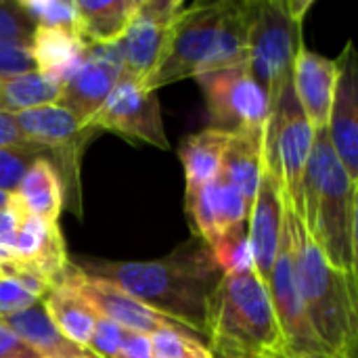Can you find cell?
I'll return each instance as SVG.
<instances>
[{
  "mask_svg": "<svg viewBox=\"0 0 358 358\" xmlns=\"http://www.w3.org/2000/svg\"><path fill=\"white\" fill-rule=\"evenodd\" d=\"M69 260L82 273L111 281L151 310L176 321L195 336H203L210 298L224 277V268L210 245L195 235L157 260Z\"/></svg>",
  "mask_w": 358,
  "mask_h": 358,
  "instance_id": "cell-1",
  "label": "cell"
},
{
  "mask_svg": "<svg viewBox=\"0 0 358 358\" xmlns=\"http://www.w3.org/2000/svg\"><path fill=\"white\" fill-rule=\"evenodd\" d=\"M285 203V201H283ZM283 220L289 233L294 275L306 315L319 340L331 355L357 352V275L334 268L310 239L302 218L285 203Z\"/></svg>",
  "mask_w": 358,
  "mask_h": 358,
  "instance_id": "cell-2",
  "label": "cell"
},
{
  "mask_svg": "<svg viewBox=\"0 0 358 358\" xmlns=\"http://www.w3.org/2000/svg\"><path fill=\"white\" fill-rule=\"evenodd\" d=\"M358 182L336 157L327 128L315 132L304 174L302 222L325 260L348 275H357Z\"/></svg>",
  "mask_w": 358,
  "mask_h": 358,
  "instance_id": "cell-3",
  "label": "cell"
},
{
  "mask_svg": "<svg viewBox=\"0 0 358 358\" xmlns=\"http://www.w3.org/2000/svg\"><path fill=\"white\" fill-rule=\"evenodd\" d=\"M203 336L214 358H266L285 352L268 289L254 266L224 273L210 298Z\"/></svg>",
  "mask_w": 358,
  "mask_h": 358,
  "instance_id": "cell-4",
  "label": "cell"
},
{
  "mask_svg": "<svg viewBox=\"0 0 358 358\" xmlns=\"http://www.w3.org/2000/svg\"><path fill=\"white\" fill-rule=\"evenodd\" d=\"M310 6V0H258L250 34V71L266 90L268 105L292 82L296 55L304 46L302 25Z\"/></svg>",
  "mask_w": 358,
  "mask_h": 358,
  "instance_id": "cell-5",
  "label": "cell"
},
{
  "mask_svg": "<svg viewBox=\"0 0 358 358\" xmlns=\"http://www.w3.org/2000/svg\"><path fill=\"white\" fill-rule=\"evenodd\" d=\"M23 138L42 151L57 168L63 182V206L82 218V178L80 166L86 145L96 136L94 126L80 124L65 107L46 105L15 113Z\"/></svg>",
  "mask_w": 358,
  "mask_h": 358,
  "instance_id": "cell-6",
  "label": "cell"
},
{
  "mask_svg": "<svg viewBox=\"0 0 358 358\" xmlns=\"http://www.w3.org/2000/svg\"><path fill=\"white\" fill-rule=\"evenodd\" d=\"M227 0L218 2H193L187 4L180 15L176 17L166 48L149 73V78L143 82V88L149 92H157L159 88L168 84H176L187 78H195L201 73L212 46L214 38L224 13Z\"/></svg>",
  "mask_w": 358,
  "mask_h": 358,
  "instance_id": "cell-7",
  "label": "cell"
},
{
  "mask_svg": "<svg viewBox=\"0 0 358 358\" xmlns=\"http://www.w3.org/2000/svg\"><path fill=\"white\" fill-rule=\"evenodd\" d=\"M264 134L273 147L279 166L283 201L294 210V214L302 218L304 174L315 143V130L296 99L292 82L283 86L281 94L271 105Z\"/></svg>",
  "mask_w": 358,
  "mask_h": 358,
  "instance_id": "cell-8",
  "label": "cell"
},
{
  "mask_svg": "<svg viewBox=\"0 0 358 358\" xmlns=\"http://www.w3.org/2000/svg\"><path fill=\"white\" fill-rule=\"evenodd\" d=\"M195 80L206 96L210 128L235 134L266 126L271 113L268 94L250 71V65L201 73Z\"/></svg>",
  "mask_w": 358,
  "mask_h": 358,
  "instance_id": "cell-9",
  "label": "cell"
},
{
  "mask_svg": "<svg viewBox=\"0 0 358 358\" xmlns=\"http://www.w3.org/2000/svg\"><path fill=\"white\" fill-rule=\"evenodd\" d=\"M268 296L275 308L279 329L285 340V355H289L292 358H336V355H331V350L319 340L306 315L294 275L292 245H289V233L285 220H283L279 254L268 283Z\"/></svg>",
  "mask_w": 358,
  "mask_h": 358,
  "instance_id": "cell-10",
  "label": "cell"
},
{
  "mask_svg": "<svg viewBox=\"0 0 358 358\" xmlns=\"http://www.w3.org/2000/svg\"><path fill=\"white\" fill-rule=\"evenodd\" d=\"M283 187L279 176V166L273 153V147L264 134V153H262V172L258 191L250 210L248 220V237H250V252L252 262L258 279L266 285L273 277V266L281 245L283 233Z\"/></svg>",
  "mask_w": 358,
  "mask_h": 358,
  "instance_id": "cell-11",
  "label": "cell"
},
{
  "mask_svg": "<svg viewBox=\"0 0 358 358\" xmlns=\"http://www.w3.org/2000/svg\"><path fill=\"white\" fill-rule=\"evenodd\" d=\"M99 132L109 130L120 136L149 143L162 151H170V141L164 130L157 92H149L141 82L126 76L117 82L99 113L90 120Z\"/></svg>",
  "mask_w": 358,
  "mask_h": 358,
  "instance_id": "cell-12",
  "label": "cell"
},
{
  "mask_svg": "<svg viewBox=\"0 0 358 358\" xmlns=\"http://www.w3.org/2000/svg\"><path fill=\"white\" fill-rule=\"evenodd\" d=\"M185 6L182 0H141L124 36L117 40L124 63L122 76L141 84L149 78L166 48L170 29Z\"/></svg>",
  "mask_w": 358,
  "mask_h": 358,
  "instance_id": "cell-13",
  "label": "cell"
},
{
  "mask_svg": "<svg viewBox=\"0 0 358 358\" xmlns=\"http://www.w3.org/2000/svg\"><path fill=\"white\" fill-rule=\"evenodd\" d=\"M122 73L124 63L117 42L88 46L82 63L63 82L57 105L65 107L80 124L88 126L122 80Z\"/></svg>",
  "mask_w": 358,
  "mask_h": 358,
  "instance_id": "cell-14",
  "label": "cell"
},
{
  "mask_svg": "<svg viewBox=\"0 0 358 358\" xmlns=\"http://www.w3.org/2000/svg\"><path fill=\"white\" fill-rule=\"evenodd\" d=\"M61 283L69 285L101 319H107L120 325L122 329L151 336L162 327H182L176 321L151 310L149 306H145L143 302H138L136 298H132L111 281L82 273L78 266L71 264V260Z\"/></svg>",
  "mask_w": 358,
  "mask_h": 358,
  "instance_id": "cell-15",
  "label": "cell"
},
{
  "mask_svg": "<svg viewBox=\"0 0 358 358\" xmlns=\"http://www.w3.org/2000/svg\"><path fill=\"white\" fill-rule=\"evenodd\" d=\"M187 214L193 235L210 245L212 252L231 233L248 229L250 220L243 195L222 174L197 191H187Z\"/></svg>",
  "mask_w": 358,
  "mask_h": 358,
  "instance_id": "cell-16",
  "label": "cell"
},
{
  "mask_svg": "<svg viewBox=\"0 0 358 358\" xmlns=\"http://www.w3.org/2000/svg\"><path fill=\"white\" fill-rule=\"evenodd\" d=\"M336 61L338 76L327 120V136L348 176L358 182V63L352 40Z\"/></svg>",
  "mask_w": 358,
  "mask_h": 358,
  "instance_id": "cell-17",
  "label": "cell"
},
{
  "mask_svg": "<svg viewBox=\"0 0 358 358\" xmlns=\"http://www.w3.org/2000/svg\"><path fill=\"white\" fill-rule=\"evenodd\" d=\"M13 262L29 268L46 283L57 287L69 266V256L59 222H48L23 212L15 239Z\"/></svg>",
  "mask_w": 358,
  "mask_h": 358,
  "instance_id": "cell-18",
  "label": "cell"
},
{
  "mask_svg": "<svg viewBox=\"0 0 358 358\" xmlns=\"http://www.w3.org/2000/svg\"><path fill=\"white\" fill-rule=\"evenodd\" d=\"M336 76L338 67L334 59L317 55L304 46L298 50L292 69V86L315 132L327 128Z\"/></svg>",
  "mask_w": 358,
  "mask_h": 358,
  "instance_id": "cell-19",
  "label": "cell"
},
{
  "mask_svg": "<svg viewBox=\"0 0 358 358\" xmlns=\"http://www.w3.org/2000/svg\"><path fill=\"white\" fill-rule=\"evenodd\" d=\"M256 10L258 0H227L212 52L201 73L250 65V34Z\"/></svg>",
  "mask_w": 358,
  "mask_h": 358,
  "instance_id": "cell-20",
  "label": "cell"
},
{
  "mask_svg": "<svg viewBox=\"0 0 358 358\" xmlns=\"http://www.w3.org/2000/svg\"><path fill=\"white\" fill-rule=\"evenodd\" d=\"M0 323L6 325L19 340L31 346L42 358H96L88 350H82L67 342L57 327L50 323L42 302L15 313L0 317Z\"/></svg>",
  "mask_w": 358,
  "mask_h": 358,
  "instance_id": "cell-21",
  "label": "cell"
},
{
  "mask_svg": "<svg viewBox=\"0 0 358 358\" xmlns=\"http://www.w3.org/2000/svg\"><path fill=\"white\" fill-rule=\"evenodd\" d=\"M21 210L29 216L59 222L63 210V182L48 157L36 159L15 189Z\"/></svg>",
  "mask_w": 358,
  "mask_h": 358,
  "instance_id": "cell-22",
  "label": "cell"
},
{
  "mask_svg": "<svg viewBox=\"0 0 358 358\" xmlns=\"http://www.w3.org/2000/svg\"><path fill=\"white\" fill-rule=\"evenodd\" d=\"M42 306L50 323L67 342L90 352V342L99 315L69 285L59 283L57 287H52L42 300Z\"/></svg>",
  "mask_w": 358,
  "mask_h": 358,
  "instance_id": "cell-23",
  "label": "cell"
},
{
  "mask_svg": "<svg viewBox=\"0 0 358 358\" xmlns=\"http://www.w3.org/2000/svg\"><path fill=\"white\" fill-rule=\"evenodd\" d=\"M231 134L216 128H206L187 136L180 147L178 155L185 168L187 191H197L220 176L224 151L229 147Z\"/></svg>",
  "mask_w": 358,
  "mask_h": 358,
  "instance_id": "cell-24",
  "label": "cell"
},
{
  "mask_svg": "<svg viewBox=\"0 0 358 358\" xmlns=\"http://www.w3.org/2000/svg\"><path fill=\"white\" fill-rule=\"evenodd\" d=\"M262 153H264V128L245 130V132L231 134V141L222 159L220 174L237 187V191L243 195L250 210H252L258 182H260Z\"/></svg>",
  "mask_w": 358,
  "mask_h": 358,
  "instance_id": "cell-25",
  "label": "cell"
},
{
  "mask_svg": "<svg viewBox=\"0 0 358 358\" xmlns=\"http://www.w3.org/2000/svg\"><path fill=\"white\" fill-rule=\"evenodd\" d=\"M141 0H76L80 19V38L88 44H113L117 42Z\"/></svg>",
  "mask_w": 358,
  "mask_h": 358,
  "instance_id": "cell-26",
  "label": "cell"
},
{
  "mask_svg": "<svg viewBox=\"0 0 358 358\" xmlns=\"http://www.w3.org/2000/svg\"><path fill=\"white\" fill-rule=\"evenodd\" d=\"M29 48L36 61V69L52 73L65 82L82 63L88 44L71 31L38 25L31 34Z\"/></svg>",
  "mask_w": 358,
  "mask_h": 358,
  "instance_id": "cell-27",
  "label": "cell"
},
{
  "mask_svg": "<svg viewBox=\"0 0 358 358\" xmlns=\"http://www.w3.org/2000/svg\"><path fill=\"white\" fill-rule=\"evenodd\" d=\"M63 92V80L34 69L15 78L0 80V109L10 113L57 105Z\"/></svg>",
  "mask_w": 358,
  "mask_h": 358,
  "instance_id": "cell-28",
  "label": "cell"
},
{
  "mask_svg": "<svg viewBox=\"0 0 358 358\" xmlns=\"http://www.w3.org/2000/svg\"><path fill=\"white\" fill-rule=\"evenodd\" d=\"M153 358H214L199 336L182 327H162L149 336Z\"/></svg>",
  "mask_w": 358,
  "mask_h": 358,
  "instance_id": "cell-29",
  "label": "cell"
},
{
  "mask_svg": "<svg viewBox=\"0 0 358 358\" xmlns=\"http://www.w3.org/2000/svg\"><path fill=\"white\" fill-rule=\"evenodd\" d=\"M19 6L38 27L65 29L80 36L76 0H19Z\"/></svg>",
  "mask_w": 358,
  "mask_h": 358,
  "instance_id": "cell-30",
  "label": "cell"
},
{
  "mask_svg": "<svg viewBox=\"0 0 358 358\" xmlns=\"http://www.w3.org/2000/svg\"><path fill=\"white\" fill-rule=\"evenodd\" d=\"M40 157H48V155L36 145L23 149H0V191L15 193L27 168Z\"/></svg>",
  "mask_w": 358,
  "mask_h": 358,
  "instance_id": "cell-31",
  "label": "cell"
},
{
  "mask_svg": "<svg viewBox=\"0 0 358 358\" xmlns=\"http://www.w3.org/2000/svg\"><path fill=\"white\" fill-rule=\"evenodd\" d=\"M42 300L44 298L21 279L0 275V317L21 313Z\"/></svg>",
  "mask_w": 358,
  "mask_h": 358,
  "instance_id": "cell-32",
  "label": "cell"
},
{
  "mask_svg": "<svg viewBox=\"0 0 358 358\" xmlns=\"http://www.w3.org/2000/svg\"><path fill=\"white\" fill-rule=\"evenodd\" d=\"M34 29H36V25L25 15V10L19 6V0L17 2L0 0V40L29 44Z\"/></svg>",
  "mask_w": 358,
  "mask_h": 358,
  "instance_id": "cell-33",
  "label": "cell"
},
{
  "mask_svg": "<svg viewBox=\"0 0 358 358\" xmlns=\"http://www.w3.org/2000/svg\"><path fill=\"white\" fill-rule=\"evenodd\" d=\"M36 69L31 48L25 42L0 40V80L15 78Z\"/></svg>",
  "mask_w": 358,
  "mask_h": 358,
  "instance_id": "cell-34",
  "label": "cell"
},
{
  "mask_svg": "<svg viewBox=\"0 0 358 358\" xmlns=\"http://www.w3.org/2000/svg\"><path fill=\"white\" fill-rule=\"evenodd\" d=\"M21 218H23V210L17 197L6 210H0V266L15 260V239H17Z\"/></svg>",
  "mask_w": 358,
  "mask_h": 358,
  "instance_id": "cell-35",
  "label": "cell"
},
{
  "mask_svg": "<svg viewBox=\"0 0 358 358\" xmlns=\"http://www.w3.org/2000/svg\"><path fill=\"white\" fill-rule=\"evenodd\" d=\"M124 331L126 329H122L120 325L99 317L94 334H92V342H90V352L96 358H117Z\"/></svg>",
  "mask_w": 358,
  "mask_h": 358,
  "instance_id": "cell-36",
  "label": "cell"
},
{
  "mask_svg": "<svg viewBox=\"0 0 358 358\" xmlns=\"http://www.w3.org/2000/svg\"><path fill=\"white\" fill-rule=\"evenodd\" d=\"M31 143H27L17 126L15 113L0 109V149H23L29 147Z\"/></svg>",
  "mask_w": 358,
  "mask_h": 358,
  "instance_id": "cell-37",
  "label": "cell"
},
{
  "mask_svg": "<svg viewBox=\"0 0 358 358\" xmlns=\"http://www.w3.org/2000/svg\"><path fill=\"white\" fill-rule=\"evenodd\" d=\"M0 358H42L31 346L19 340L6 325L0 323Z\"/></svg>",
  "mask_w": 358,
  "mask_h": 358,
  "instance_id": "cell-38",
  "label": "cell"
},
{
  "mask_svg": "<svg viewBox=\"0 0 358 358\" xmlns=\"http://www.w3.org/2000/svg\"><path fill=\"white\" fill-rule=\"evenodd\" d=\"M117 358H153L151 357V340L147 334L124 331Z\"/></svg>",
  "mask_w": 358,
  "mask_h": 358,
  "instance_id": "cell-39",
  "label": "cell"
},
{
  "mask_svg": "<svg viewBox=\"0 0 358 358\" xmlns=\"http://www.w3.org/2000/svg\"><path fill=\"white\" fill-rule=\"evenodd\" d=\"M15 195L13 193H6V191H0V210H6L10 203H13Z\"/></svg>",
  "mask_w": 358,
  "mask_h": 358,
  "instance_id": "cell-40",
  "label": "cell"
},
{
  "mask_svg": "<svg viewBox=\"0 0 358 358\" xmlns=\"http://www.w3.org/2000/svg\"><path fill=\"white\" fill-rule=\"evenodd\" d=\"M336 358H357V352H346V355H338Z\"/></svg>",
  "mask_w": 358,
  "mask_h": 358,
  "instance_id": "cell-41",
  "label": "cell"
},
{
  "mask_svg": "<svg viewBox=\"0 0 358 358\" xmlns=\"http://www.w3.org/2000/svg\"><path fill=\"white\" fill-rule=\"evenodd\" d=\"M266 358H292L289 355H285V352H279V355H271V357Z\"/></svg>",
  "mask_w": 358,
  "mask_h": 358,
  "instance_id": "cell-42",
  "label": "cell"
}]
</instances>
